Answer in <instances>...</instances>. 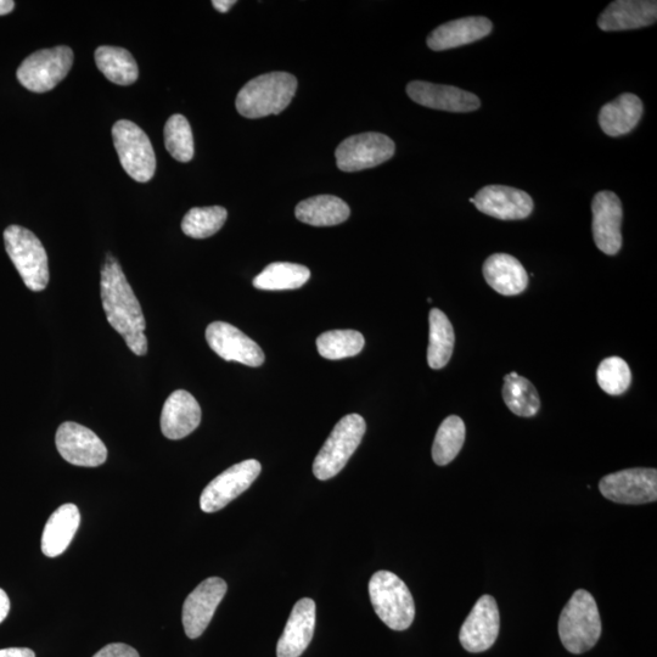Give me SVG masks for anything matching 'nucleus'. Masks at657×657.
<instances>
[{"mask_svg":"<svg viewBox=\"0 0 657 657\" xmlns=\"http://www.w3.org/2000/svg\"><path fill=\"white\" fill-rule=\"evenodd\" d=\"M316 628V603L310 598L299 600L292 609L283 636L277 645L278 657H300L312 642Z\"/></svg>","mask_w":657,"mask_h":657,"instance_id":"20","label":"nucleus"},{"mask_svg":"<svg viewBox=\"0 0 657 657\" xmlns=\"http://www.w3.org/2000/svg\"><path fill=\"white\" fill-rule=\"evenodd\" d=\"M10 611V599L8 594L0 588V623L7 619Z\"/></svg>","mask_w":657,"mask_h":657,"instance_id":"38","label":"nucleus"},{"mask_svg":"<svg viewBox=\"0 0 657 657\" xmlns=\"http://www.w3.org/2000/svg\"><path fill=\"white\" fill-rule=\"evenodd\" d=\"M311 278L310 269L289 262H275L254 279L256 289L267 291L300 289Z\"/></svg>","mask_w":657,"mask_h":657,"instance_id":"29","label":"nucleus"},{"mask_svg":"<svg viewBox=\"0 0 657 657\" xmlns=\"http://www.w3.org/2000/svg\"><path fill=\"white\" fill-rule=\"evenodd\" d=\"M559 636L571 654L587 653L602 636V619L593 595L578 589L561 612Z\"/></svg>","mask_w":657,"mask_h":657,"instance_id":"3","label":"nucleus"},{"mask_svg":"<svg viewBox=\"0 0 657 657\" xmlns=\"http://www.w3.org/2000/svg\"><path fill=\"white\" fill-rule=\"evenodd\" d=\"M55 443L60 456L72 465L97 468L108 459V449L97 434L72 421L59 426Z\"/></svg>","mask_w":657,"mask_h":657,"instance_id":"12","label":"nucleus"},{"mask_svg":"<svg viewBox=\"0 0 657 657\" xmlns=\"http://www.w3.org/2000/svg\"><path fill=\"white\" fill-rule=\"evenodd\" d=\"M364 344V336L356 330H331L317 339L319 355L330 361L357 356Z\"/></svg>","mask_w":657,"mask_h":657,"instance_id":"32","label":"nucleus"},{"mask_svg":"<svg viewBox=\"0 0 657 657\" xmlns=\"http://www.w3.org/2000/svg\"><path fill=\"white\" fill-rule=\"evenodd\" d=\"M430 340L428 348V363L431 369L445 368L451 361L454 341V329L445 313L437 308L431 310L429 316Z\"/></svg>","mask_w":657,"mask_h":657,"instance_id":"28","label":"nucleus"},{"mask_svg":"<svg viewBox=\"0 0 657 657\" xmlns=\"http://www.w3.org/2000/svg\"><path fill=\"white\" fill-rule=\"evenodd\" d=\"M165 145L168 153L179 162H189L194 157L192 127L183 115H173L165 126Z\"/></svg>","mask_w":657,"mask_h":657,"instance_id":"34","label":"nucleus"},{"mask_svg":"<svg viewBox=\"0 0 657 657\" xmlns=\"http://www.w3.org/2000/svg\"><path fill=\"white\" fill-rule=\"evenodd\" d=\"M465 424L457 415L443 420L437 430L434 446H432V459L437 465L445 466L452 463L462 451L465 442Z\"/></svg>","mask_w":657,"mask_h":657,"instance_id":"31","label":"nucleus"},{"mask_svg":"<svg viewBox=\"0 0 657 657\" xmlns=\"http://www.w3.org/2000/svg\"><path fill=\"white\" fill-rule=\"evenodd\" d=\"M101 303L108 322L119 333L134 355L148 353V339L144 334L146 322L142 306L128 283L120 263L108 255L101 269Z\"/></svg>","mask_w":657,"mask_h":657,"instance_id":"1","label":"nucleus"},{"mask_svg":"<svg viewBox=\"0 0 657 657\" xmlns=\"http://www.w3.org/2000/svg\"><path fill=\"white\" fill-rule=\"evenodd\" d=\"M593 238L598 249L605 255L614 256L622 247L623 209L615 193L599 192L592 202Z\"/></svg>","mask_w":657,"mask_h":657,"instance_id":"16","label":"nucleus"},{"mask_svg":"<svg viewBox=\"0 0 657 657\" xmlns=\"http://www.w3.org/2000/svg\"><path fill=\"white\" fill-rule=\"evenodd\" d=\"M300 222L313 227H333L347 221L350 207L344 200L333 195H318L300 202L295 210Z\"/></svg>","mask_w":657,"mask_h":657,"instance_id":"26","label":"nucleus"},{"mask_svg":"<svg viewBox=\"0 0 657 657\" xmlns=\"http://www.w3.org/2000/svg\"><path fill=\"white\" fill-rule=\"evenodd\" d=\"M112 138L128 176L139 183L151 181L156 171V156L143 129L131 121H117L112 127Z\"/></svg>","mask_w":657,"mask_h":657,"instance_id":"7","label":"nucleus"},{"mask_svg":"<svg viewBox=\"0 0 657 657\" xmlns=\"http://www.w3.org/2000/svg\"><path fill=\"white\" fill-rule=\"evenodd\" d=\"M228 212L224 207H195L184 216L182 230L193 239H206L215 235L226 223Z\"/></svg>","mask_w":657,"mask_h":657,"instance_id":"33","label":"nucleus"},{"mask_svg":"<svg viewBox=\"0 0 657 657\" xmlns=\"http://www.w3.org/2000/svg\"><path fill=\"white\" fill-rule=\"evenodd\" d=\"M503 400L511 412L522 418H532L541 408L536 387L519 374L504 376Z\"/></svg>","mask_w":657,"mask_h":657,"instance_id":"30","label":"nucleus"},{"mask_svg":"<svg viewBox=\"0 0 657 657\" xmlns=\"http://www.w3.org/2000/svg\"><path fill=\"white\" fill-rule=\"evenodd\" d=\"M499 626H501V617H499L496 599L491 595H484L477 600L468 619L460 628V643L469 653H484L496 643Z\"/></svg>","mask_w":657,"mask_h":657,"instance_id":"15","label":"nucleus"},{"mask_svg":"<svg viewBox=\"0 0 657 657\" xmlns=\"http://www.w3.org/2000/svg\"><path fill=\"white\" fill-rule=\"evenodd\" d=\"M262 466L255 459L245 460L227 469L215 480H212L200 497V508L205 513H216L226 508L230 502L237 499L241 493L249 490L258 476Z\"/></svg>","mask_w":657,"mask_h":657,"instance_id":"10","label":"nucleus"},{"mask_svg":"<svg viewBox=\"0 0 657 657\" xmlns=\"http://www.w3.org/2000/svg\"><path fill=\"white\" fill-rule=\"evenodd\" d=\"M297 80L288 72H272L247 82L237 97V110L246 119L278 115L295 97Z\"/></svg>","mask_w":657,"mask_h":657,"instance_id":"2","label":"nucleus"},{"mask_svg":"<svg viewBox=\"0 0 657 657\" xmlns=\"http://www.w3.org/2000/svg\"><path fill=\"white\" fill-rule=\"evenodd\" d=\"M476 209L501 221H519L533 211L531 196L520 189L504 185H487L474 198Z\"/></svg>","mask_w":657,"mask_h":657,"instance_id":"17","label":"nucleus"},{"mask_svg":"<svg viewBox=\"0 0 657 657\" xmlns=\"http://www.w3.org/2000/svg\"><path fill=\"white\" fill-rule=\"evenodd\" d=\"M207 344L227 362H239L257 368L265 363V353L243 331L224 322L211 323L206 329Z\"/></svg>","mask_w":657,"mask_h":657,"instance_id":"13","label":"nucleus"},{"mask_svg":"<svg viewBox=\"0 0 657 657\" xmlns=\"http://www.w3.org/2000/svg\"><path fill=\"white\" fill-rule=\"evenodd\" d=\"M0 657H36V654L27 648H8L0 649Z\"/></svg>","mask_w":657,"mask_h":657,"instance_id":"37","label":"nucleus"},{"mask_svg":"<svg viewBox=\"0 0 657 657\" xmlns=\"http://www.w3.org/2000/svg\"><path fill=\"white\" fill-rule=\"evenodd\" d=\"M657 20L655 0H616L599 16L598 26L605 32L638 30Z\"/></svg>","mask_w":657,"mask_h":657,"instance_id":"21","label":"nucleus"},{"mask_svg":"<svg viewBox=\"0 0 657 657\" xmlns=\"http://www.w3.org/2000/svg\"><path fill=\"white\" fill-rule=\"evenodd\" d=\"M407 94L415 103L441 111L471 112L481 106V101L475 94L443 84L413 81L407 86Z\"/></svg>","mask_w":657,"mask_h":657,"instance_id":"18","label":"nucleus"},{"mask_svg":"<svg viewBox=\"0 0 657 657\" xmlns=\"http://www.w3.org/2000/svg\"><path fill=\"white\" fill-rule=\"evenodd\" d=\"M484 277L488 285L503 296H516L529 285V275L519 260L507 254H496L484 263Z\"/></svg>","mask_w":657,"mask_h":657,"instance_id":"23","label":"nucleus"},{"mask_svg":"<svg viewBox=\"0 0 657 657\" xmlns=\"http://www.w3.org/2000/svg\"><path fill=\"white\" fill-rule=\"evenodd\" d=\"M643 111V101L637 95L625 93L603 106L599 114V125L606 136H625L637 127Z\"/></svg>","mask_w":657,"mask_h":657,"instance_id":"25","label":"nucleus"},{"mask_svg":"<svg viewBox=\"0 0 657 657\" xmlns=\"http://www.w3.org/2000/svg\"><path fill=\"white\" fill-rule=\"evenodd\" d=\"M95 63L110 82L119 86H131L138 80L137 61L126 49L99 47L95 50Z\"/></svg>","mask_w":657,"mask_h":657,"instance_id":"27","label":"nucleus"},{"mask_svg":"<svg viewBox=\"0 0 657 657\" xmlns=\"http://www.w3.org/2000/svg\"><path fill=\"white\" fill-rule=\"evenodd\" d=\"M81 524L80 510L75 504H64L56 509L44 527L42 552L48 558L59 557L69 548Z\"/></svg>","mask_w":657,"mask_h":657,"instance_id":"24","label":"nucleus"},{"mask_svg":"<svg viewBox=\"0 0 657 657\" xmlns=\"http://www.w3.org/2000/svg\"><path fill=\"white\" fill-rule=\"evenodd\" d=\"M4 244L27 288L36 292L46 289L50 277L48 255L41 240L31 230L10 226L4 230Z\"/></svg>","mask_w":657,"mask_h":657,"instance_id":"5","label":"nucleus"},{"mask_svg":"<svg viewBox=\"0 0 657 657\" xmlns=\"http://www.w3.org/2000/svg\"><path fill=\"white\" fill-rule=\"evenodd\" d=\"M606 499L620 504H645L656 502V469H627L606 475L599 484Z\"/></svg>","mask_w":657,"mask_h":657,"instance_id":"11","label":"nucleus"},{"mask_svg":"<svg viewBox=\"0 0 657 657\" xmlns=\"http://www.w3.org/2000/svg\"><path fill=\"white\" fill-rule=\"evenodd\" d=\"M369 595L380 620L393 631H406L415 617V604L407 584L390 571H379L369 582Z\"/></svg>","mask_w":657,"mask_h":657,"instance_id":"4","label":"nucleus"},{"mask_svg":"<svg viewBox=\"0 0 657 657\" xmlns=\"http://www.w3.org/2000/svg\"><path fill=\"white\" fill-rule=\"evenodd\" d=\"M393 140L381 133H363L347 138L336 149V165L344 172L368 170L395 155Z\"/></svg>","mask_w":657,"mask_h":657,"instance_id":"9","label":"nucleus"},{"mask_svg":"<svg viewBox=\"0 0 657 657\" xmlns=\"http://www.w3.org/2000/svg\"><path fill=\"white\" fill-rule=\"evenodd\" d=\"M235 4H237L235 0H213L212 2L213 8L218 10L219 13H227Z\"/></svg>","mask_w":657,"mask_h":657,"instance_id":"39","label":"nucleus"},{"mask_svg":"<svg viewBox=\"0 0 657 657\" xmlns=\"http://www.w3.org/2000/svg\"><path fill=\"white\" fill-rule=\"evenodd\" d=\"M73 65V52L69 47L39 50L22 61L18 80L28 91L47 93L64 80Z\"/></svg>","mask_w":657,"mask_h":657,"instance_id":"8","label":"nucleus"},{"mask_svg":"<svg viewBox=\"0 0 657 657\" xmlns=\"http://www.w3.org/2000/svg\"><path fill=\"white\" fill-rule=\"evenodd\" d=\"M15 8V3L11 0H0V16L11 13Z\"/></svg>","mask_w":657,"mask_h":657,"instance_id":"40","label":"nucleus"},{"mask_svg":"<svg viewBox=\"0 0 657 657\" xmlns=\"http://www.w3.org/2000/svg\"><path fill=\"white\" fill-rule=\"evenodd\" d=\"M201 408L192 393L177 390L167 398L161 413V431L170 440H182L198 429Z\"/></svg>","mask_w":657,"mask_h":657,"instance_id":"19","label":"nucleus"},{"mask_svg":"<svg viewBox=\"0 0 657 657\" xmlns=\"http://www.w3.org/2000/svg\"><path fill=\"white\" fill-rule=\"evenodd\" d=\"M492 30L491 20L484 16L454 20L437 27L430 33L428 47L435 52L463 47L487 37Z\"/></svg>","mask_w":657,"mask_h":657,"instance_id":"22","label":"nucleus"},{"mask_svg":"<svg viewBox=\"0 0 657 657\" xmlns=\"http://www.w3.org/2000/svg\"><path fill=\"white\" fill-rule=\"evenodd\" d=\"M597 380L604 392L610 396L623 395L630 389L632 373L628 364L620 357H609L600 363Z\"/></svg>","mask_w":657,"mask_h":657,"instance_id":"35","label":"nucleus"},{"mask_svg":"<svg viewBox=\"0 0 657 657\" xmlns=\"http://www.w3.org/2000/svg\"><path fill=\"white\" fill-rule=\"evenodd\" d=\"M365 430L367 424L361 415L348 414L342 418L314 459V476L325 481L338 475L361 445Z\"/></svg>","mask_w":657,"mask_h":657,"instance_id":"6","label":"nucleus"},{"mask_svg":"<svg viewBox=\"0 0 657 657\" xmlns=\"http://www.w3.org/2000/svg\"><path fill=\"white\" fill-rule=\"evenodd\" d=\"M93 657H140L138 651L127 644L114 643L106 645Z\"/></svg>","mask_w":657,"mask_h":657,"instance_id":"36","label":"nucleus"},{"mask_svg":"<svg viewBox=\"0 0 657 657\" xmlns=\"http://www.w3.org/2000/svg\"><path fill=\"white\" fill-rule=\"evenodd\" d=\"M227 583L219 577L207 578L188 595L183 605L184 631L190 639L202 636L227 593Z\"/></svg>","mask_w":657,"mask_h":657,"instance_id":"14","label":"nucleus"}]
</instances>
